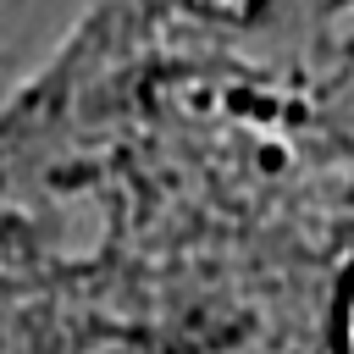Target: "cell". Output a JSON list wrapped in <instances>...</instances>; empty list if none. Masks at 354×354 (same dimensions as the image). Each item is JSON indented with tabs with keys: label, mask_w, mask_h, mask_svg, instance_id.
Wrapping results in <instances>:
<instances>
[{
	"label": "cell",
	"mask_w": 354,
	"mask_h": 354,
	"mask_svg": "<svg viewBox=\"0 0 354 354\" xmlns=\"http://www.w3.org/2000/svg\"><path fill=\"white\" fill-rule=\"evenodd\" d=\"M183 6H194V11H210V17H249L260 0H183Z\"/></svg>",
	"instance_id": "cell-1"
},
{
	"label": "cell",
	"mask_w": 354,
	"mask_h": 354,
	"mask_svg": "<svg viewBox=\"0 0 354 354\" xmlns=\"http://www.w3.org/2000/svg\"><path fill=\"white\" fill-rule=\"evenodd\" d=\"M337 332H343V343L354 348V282H348V293H343V315H337Z\"/></svg>",
	"instance_id": "cell-2"
}]
</instances>
